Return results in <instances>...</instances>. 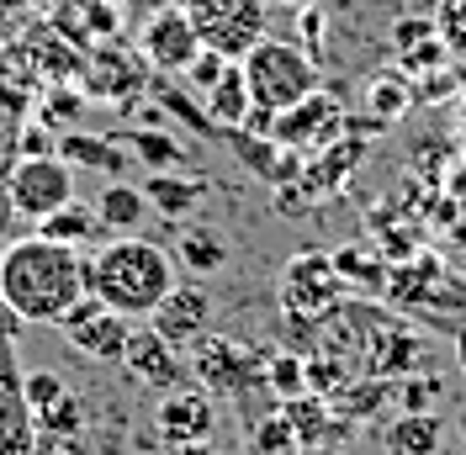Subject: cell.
I'll return each instance as SVG.
<instances>
[{
  "mask_svg": "<svg viewBox=\"0 0 466 455\" xmlns=\"http://www.w3.org/2000/svg\"><path fill=\"white\" fill-rule=\"evenodd\" d=\"M86 291V255L69 244L32 233L0 249V302L22 323H64Z\"/></svg>",
  "mask_w": 466,
  "mask_h": 455,
  "instance_id": "1",
  "label": "cell"
},
{
  "mask_svg": "<svg viewBox=\"0 0 466 455\" xmlns=\"http://www.w3.org/2000/svg\"><path fill=\"white\" fill-rule=\"evenodd\" d=\"M86 286L122 318H148L175 286V259L138 233L101 244L86 259Z\"/></svg>",
  "mask_w": 466,
  "mask_h": 455,
  "instance_id": "2",
  "label": "cell"
},
{
  "mask_svg": "<svg viewBox=\"0 0 466 455\" xmlns=\"http://www.w3.org/2000/svg\"><path fill=\"white\" fill-rule=\"evenodd\" d=\"M381 297L403 313H424L430 323L440 318V329H451V334L466 323V276L451 270L440 255H413L387 265Z\"/></svg>",
  "mask_w": 466,
  "mask_h": 455,
  "instance_id": "3",
  "label": "cell"
},
{
  "mask_svg": "<svg viewBox=\"0 0 466 455\" xmlns=\"http://www.w3.org/2000/svg\"><path fill=\"white\" fill-rule=\"evenodd\" d=\"M238 69H244L249 101L265 106V112H287L302 96L319 90V58L308 48H297V43H287V37H270V32L238 58Z\"/></svg>",
  "mask_w": 466,
  "mask_h": 455,
  "instance_id": "4",
  "label": "cell"
},
{
  "mask_svg": "<svg viewBox=\"0 0 466 455\" xmlns=\"http://www.w3.org/2000/svg\"><path fill=\"white\" fill-rule=\"evenodd\" d=\"M180 11L191 16L202 48L223 54L228 64H238L270 27V0H186Z\"/></svg>",
  "mask_w": 466,
  "mask_h": 455,
  "instance_id": "5",
  "label": "cell"
},
{
  "mask_svg": "<svg viewBox=\"0 0 466 455\" xmlns=\"http://www.w3.org/2000/svg\"><path fill=\"white\" fill-rule=\"evenodd\" d=\"M64 201H75V170L64 159H16V170L5 180V207L22 212L32 223H43Z\"/></svg>",
  "mask_w": 466,
  "mask_h": 455,
  "instance_id": "6",
  "label": "cell"
},
{
  "mask_svg": "<svg viewBox=\"0 0 466 455\" xmlns=\"http://www.w3.org/2000/svg\"><path fill=\"white\" fill-rule=\"evenodd\" d=\"M339 297H345V286L334 276V265L329 255H313V249H302V255L287 259V270H281V308L287 318H308V323H319L323 313H334L339 308Z\"/></svg>",
  "mask_w": 466,
  "mask_h": 455,
  "instance_id": "7",
  "label": "cell"
},
{
  "mask_svg": "<svg viewBox=\"0 0 466 455\" xmlns=\"http://www.w3.org/2000/svg\"><path fill=\"white\" fill-rule=\"evenodd\" d=\"M350 127L345 106L329 96V90H313V96H302L297 106L287 112H276V127H270V143H281V148H297V154H319L323 143H334L339 133Z\"/></svg>",
  "mask_w": 466,
  "mask_h": 455,
  "instance_id": "8",
  "label": "cell"
},
{
  "mask_svg": "<svg viewBox=\"0 0 466 455\" xmlns=\"http://www.w3.org/2000/svg\"><path fill=\"white\" fill-rule=\"evenodd\" d=\"M58 329L69 334V344H75L86 360H122V349H127V339H133V318L112 313L96 291H86V297L64 313Z\"/></svg>",
  "mask_w": 466,
  "mask_h": 455,
  "instance_id": "9",
  "label": "cell"
},
{
  "mask_svg": "<svg viewBox=\"0 0 466 455\" xmlns=\"http://www.w3.org/2000/svg\"><path fill=\"white\" fill-rule=\"evenodd\" d=\"M138 54L154 75H186V64L202 54V37L191 27V16L180 11V5H165V11H154L138 32Z\"/></svg>",
  "mask_w": 466,
  "mask_h": 455,
  "instance_id": "10",
  "label": "cell"
},
{
  "mask_svg": "<svg viewBox=\"0 0 466 455\" xmlns=\"http://www.w3.org/2000/svg\"><path fill=\"white\" fill-rule=\"evenodd\" d=\"M0 455H37V429H32L27 398H22L11 334H0Z\"/></svg>",
  "mask_w": 466,
  "mask_h": 455,
  "instance_id": "11",
  "label": "cell"
},
{
  "mask_svg": "<svg viewBox=\"0 0 466 455\" xmlns=\"http://www.w3.org/2000/svg\"><path fill=\"white\" fill-rule=\"evenodd\" d=\"M207 323H212V297H207L202 286H170V297L148 313V329L159 334L165 344H197L207 334Z\"/></svg>",
  "mask_w": 466,
  "mask_h": 455,
  "instance_id": "12",
  "label": "cell"
},
{
  "mask_svg": "<svg viewBox=\"0 0 466 455\" xmlns=\"http://www.w3.org/2000/svg\"><path fill=\"white\" fill-rule=\"evenodd\" d=\"M154 424H159V440H165V445H197V440L212 434L218 408H212V398L191 392V387H170V398L159 402Z\"/></svg>",
  "mask_w": 466,
  "mask_h": 455,
  "instance_id": "13",
  "label": "cell"
},
{
  "mask_svg": "<svg viewBox=\"0 0 466 455\" xmlns=\"http://www.w3.org/2000/svg\"><path fill=\"white\" fill-rule=\"evenodd\" d=\"M80 75H86V96H96V101H122L133 90H148L138 58H127L122 48H96L80 64Z\"/></svg>",
  "mask_w": 466,
  "mask_h": 455,
  "instance_id": "14",
  "label": "cell"
},
{
  "mask_svg": "<svg viewBox=\"0 0 466 455\" xmlns=\"http://www.w3.org/2000/svg\"><path fill=\"white\" fill-rule=\"evenodd\" d=\"M122 366L133 370L138 387H175V381H180V355H175V344H165L154 329H133V339L122 349Z\"/></svg>",
  "mask_w": 466,
  "mask_h": 455,
  "instance_id": "15",
  "label": "cell"
},
{
  "mask_svg": "<svg viewBox=\"0 0 466 455\" xmlns=\"http://www.w3.org/2000/svg\"><path fill=\"white\" fill-rule=\"evenodd\" d=\"M58 159H64L69 170H106V175L127 170V154L116 148V133L112 138H90V133L64 127V133H58Z\"/></svg>",
  "mask_w": 466,
  "mask_h": 455,
  "instance_id": "16",
  "label": "cell"
},
{
  "mask_svg": "<svg viewBox=\"0 0 466 455\" xmlns=\"http://www.w3.org/2000/svg\"><path fill=\"white\" fill-rule=\"evenodd\" d=\"M440 440H445V424L435 413H398L387 434H381V450L387 455H440Z\"/></svg>",
  "mask_w": 466,
  "mask_h": 455,
  "instance_id": "17",
  "label": "cell"
},
{
  "mask_svg": "<svg viewBox=\"0 0 466 455\" xmlns=\"http://www.w3.org/2000/svg\"><path fill=\"white\" fill-rule=\"evenodd\" d=\"M329 265H334L339 286L360 291V297H381V286H387V259L371 255L366 244H339V249L329 255Z\"/></svg>",
  "mask_w": 466,
  "mask_h": 455,
  "instance_id": "18",
  "label": "cell"
},
{
  "mask_svg": "<svg viewBox=\"0 0 466 455\" xmlns=\"http://www.w3.org/2000/svg\"><path fill=\"white\" fill-rule=\"evenodd\" d=\"M138 191H144L148 212H159V217L180 223V217L202 201V180H180V175H170V170H148Z\"/></svg>",
  "mask_w": 466,
  "mask_h": 455,
  "instance_id": "19",
  "label": "cell"
},
{
  "mask_svg": "<svg viewBox=\"0 0 466 455\" xmlns=\"http://www.w3.org/2000/svg\"><path fill=\"white\" fill-rule=\"evenodd\" d=\"M202 106H207V116H212L223 133H233V127L249 116V106H255V101H249V86H244V69H238V64H228V69H223V80L202 96Z\"/></svg>",
  "mask_w": 466,
  "mask_h": 455,
  "instance_id": "20",
  "label": "cell"
},
{
  "mask_svg": "<svg viewBox=\"0 0 466 455\" xmlns=\"http://www.w3.org/2000/svg\"><path fill=\"white\" fill-rule=\"evenodd\" d=\"M148 217V201L138 186H122V180H112L106 191H101V201H96V223L112 228V233H138V223Z\"/></svg>",
  "mask_w": 466,
  "mask_h": 455,
  "instance_id": "21",
  "label": "cell"
},
{
  "mask_svg": "<svg viewBox=\"0 0 466 455\" xmlns=\"http://www.w3.org/2000/svg\"><path fill=\"white\" fill-rule=\"evenodd\" d=\"M202 376L207 381H223L228 392H249L255 387V376H265V370H244V349L233 339H212L207 344V355H202Z\"/></svg>",
  "mask_w": 466,
  "mask_h": 455,
  "instance_id": "22",
  "label": "cell"
},
{
  "mask_svg": "<svg viewBox=\"0 0 466 455\" xmlns=\"http://www.w3.org/2000/svg\"><path fill=\"white\" fill-rule=\"evenodd\" d=\"M116 138H127L133 159H138L144 170H175V165L186 159L180 138H170L165 127H133V133H116Z\"/></svg>",
  "mask_w": 466,
  "mask_h": 455,
  "instance_id": "23",
  "label": "cell"
},
{
  "mask_svg": "<svg viewBox=\"0 0 466 455\" xmlns=\"http://www.w3.org/2000/svg\"><path fill=\"white\" fill-rule=\"evenodd\" d=\"M96 207H80V201H64L58 212H48L43 223H37V233L43 238H54V244H69V249H80L86 238H96Z\"/></svg>",
  "mask_w": 466,
  "mask_h": 455,
  "instance_id": "24",
  "label": "cell"
},
{
  "mask_svg": "<svg viewBox=\"0 0 466 455\" xmlns=\"http://www.w3.org/2000/svg\"><path fill=\"white\" fill-rule=\"evenodd\" d=\"M281 419L291 424L297 445L308 450V445H319V440H323V429H329V398H319V392H297V398H287Z\"/></svg>",
  "mask_w": 466,
  "mask_h": 455,
  "instance_id": "25",
  "label": "cell"
},
{
  "mask_svg": "<svg viewBox=\"0 0 466 455\" xmlns=\"http://www.w3.org/2000/svg\"><path fill=\"white\" fill-rule=\"evenodd\" d=\"M175 255H180V265H186V270H197V276H218V270L228 265V244H223L218 233L191 228V233H180Z\"/></svg>",
  "mask_w": 466,
  "mask_h": 455,
  "instance_id": "26",
  "label": "cell"
},
{
  "mask_svg": "<svg viewBox=\"0 0 466 455\" xmlns=\"http://www.w3.org/2000/svg\"><path fill=\"white\" fill-rule=\"evenodd\" d=\"M148 90H154V106H159V112L180 116V122H186V127H197L202 138H223V127H218V122L207 116V106H202V101H191V96H180V90H175V86H165V80H154Z\"/></svg>",
  "mask_w": 466,
  "mask_h": 455,
  "instance_id": "27",
  "label": "cell"
},
{
  "mask_svg": "<svg viewBox=\"0 0 466 455\" xmlns=\"http://www.w3.org/2000/svg\"><path fill=\"white\" fill-rule=\"evenodd\" d=\"M419 355H424V344L413 339V334H381L377 349H371V376H398V370H413L419 366Z\"/></svg>",
  "mask_w": 466,
  "mask_h": 455,
  "instance_id": "28",
  "label": "cell"
},
{
  "mask_svg": "<svg viewBox=\"0 0 466 455\" xmlns=\"http://www.w3.org/2000/svg\"><path fill=\"white\" fill-rule=\"evenodd\" d=\"M265 387L276 392V398L287 402L297 392H308V360L297 355V349H281V355H270L265 360Z\"/></svg>",
  "mask_w": 466,
  "mask_h": 455,
  "instance_id": "29",
  "label": "cell"
},
{
  "mask_svg": "<svg viewBox=\"0 0 466 455\" xmlns=\"http://www.w3.org/2000/svg\"><path fill=\"white\" fill-rule=\"evenodd\" d=\"M249 455H302V445H297L287 419L270 413V419H260V424L249 429Z\"/></svg>",
  "mask_w": 466,
  "mask_h": 455,
  "instance_id": "30",
  "label": "cell"
},
{
  "mask_svg": "<svg viewBox=\"0 0 466 455\" xmlns=\"http://www.w3.org/2000/svg\"><path fill=\"white\" fill-rule=\"evenodd\" d=\"M32 424H43V440H69V434H80V429H86V402L64 392V398H58L48 413H37Z\"/></svg>",
  "mask_w": 466,
  "mask_h": 455,
  "instance_id": "31",
  "label": "cell"
},
{
  "mask_svg": "<svg viewBox=\"0 0 466 455\" xmlns=\"http://www.w3.org/2000/svg\"><path fill=\"white\" fill-rule=\"evenodd\" d=\"M64 392H69V381H64L58 370H48V366L22 376V398H27V413H32V419H37V413H48V408H54Z\"/></svg>",
  "mask_w": 466,
  "mask_h": 455,
  "instance_id": "32",
  "label": "cell"
},
{
  "mask_svg": "<svg viewBox=\"0 0 466 455\" xmlns=\"http://www.w3.org/2000/svg\"><path fill=\"white\" fill-rule=\"evenodd\" d=\"M366 101H371V116L392 122V116H403L408 106H413V86H408V80H377Z\"/></svg>",
  "mask_w": 466,
  "mask_h": 455,
  "instance_id": "33",
  "label": "cell"
},
{
  "mask_svg": "<svg viewBox=\"0 0 466 455\" xmlns=\"http://www.w3.org/2000/svg\"><path fill=\"white\" fill-rule=\"evenodd\" d=\"M445 64H451V48H445L440 37H424V43H413V48L398 54V69H403V75H435Z\"/></svg>",
  "mask_w": 466,
  "mask_h": 455,
  "instance_id": "34",
  "label": "cell"
},
{
  "mask_svg": "<svg viewBox=\"0 0 466 455\" xmlns=\"http://www.w3.org/2000/svg\"><path fill=\"white\" fill-rule=\"evenodd\" d=\"M440 223L451 228V244L466 255V170H456V180H451V197L440 201Z\"/></svg>",
  "mask_w": 466,
  "mask_h": 455,
  "instance_id": "35",
  "label": "cell"
},
{
  "mask_svg": "<svg viewBox=\"0 0 466 455\" xmlns=\"http://www.w3.org/2000/svg\"><path fill=\"white\" fill-rule=\"evenodd\" d=\"M435 37L451 48V58H466V0H445L435 22Z\"/></svg>",
  "mask_w": 466,
  "mask_h": 455,
  "instance_id": "36",
  "label": "cell"
},
{
  "mask_svg": "<svg viewBox=\"0 0 466 455\" xmlns=\"http://www.w3.org/2000/svg\"><path fill=\"white\" fill-rule=\"evenodd\" d=\"M223 69H228V58L212 54V48H202V54L186 64V80H191V90H197V96H207V90L223 80Z\"/></svg>",
  "mask_w": 466,
  "mask_h": 455,
  "instance_id": "37",
  "label": "cell"
},
{
  "mask_svg": "<svg viewBox=\"0 0 466 455\" xmlns=\"http://www.w3.org/2000/svg\"><path fill=\"white\" fill-rule=\"evenodd\" d=\"M440 398V376L430 381V376H408L403 392H398V402H403V413H430V402Z\"/></svg>",
  "mask_w": 466,
  "mask_h": 455,
  "instance_id": "38",
  "label": "cell"
},
{
  "mask_svg": "<svg viewBox=\"0 0 466 455\" xmlns=\"http://www.w3.org/2000/svg\"><path fill=\"white\" fill-rule=\"evenodd\" d=\"M80 106H86V96H75L69 86H54V96L43 101V116H48V122H58V127H69V122L80 116Z\"/></svg>",
  "mask_w": 466,
  "mask_h": 455,
  "instance_id": "39",
  "label": "cell"
},
{
  "mask_svg": "<svg viewBox=\"0 0 466 455\" xmlns=\"http://www.w3.org/2000/svg\"><path fill=\"white\" fill-rule=\"evenodd\" d=\"M16 154H22V159H54L58 133H48V127H22V133H16Z\"/></svg>",
  "mask_w": 466,
  "mask_h": 455,
  "instance_id": "40",
  "label": "cell"
},
{
  "mask_svg": "<svg viewBox=\"0 0 466 455\" xmlns=\"http://www.w3.org/2000/svg\"><path fill=\"white\" fill-rule=\"evenodd\" d=\"M424 37H435V22H430V16H403V22H392V54H403L413 43H424Z\"/></svg>",
  "mask_w": 466,
  "mask_h": 455,
  "instance_id": "41",
  "label": "cell"
},
{
  "mask_svg": "<svg viewBox=\"0 0 466 455\" xmlns=\"http://www.w3.org/2000/svg\"><path fill=\"white\" fill-rule=\"evenodd\" d=\"M90 27L112 32V27H116V11H112V5H101V11H96V5H90Z\"/></svg>",
  "mask_w": 466,
  "mask_h": 455,
  "instance_id": "42",
  "label": "cell"
},
{
  "mask_svg": "<svg viewBox=\"0 0 466 455\" xmlns=\"http://www.w3.org/2000/svg\"><path fill=\"white\" fill-rule=\"evenodd\" d=\"M165 455H218V450H212L207 440H197V445H170V450H165Z\"/></svg>",
  "mask_w": 466,
  "mask_h": 455,
  "instance_id": "43",
  "label": "cell"
},
{
  "mask_svg": "<svg viewBox=\"0 0 466 455\" xmlns=\"http://www.w3.org/2000/svg\"><path fill=\"white\" fill-rule=\"evenodd\" d=\"M451 339H456V366H461V376H466V323L451 334Z\"/></svg>",
  "mask_w": 466,
  "mask_h": 455,
  "instance_id": "44",
  "label": "cell"
},
{
  "mask_svg": "<svg viewBox=\"0 0 466 455\" xmlns=\"http://www.w3.org/2000/svg\"><path fill=\"white\" fill-rule=\"evenodd\" d=\"M456 133H461V143H466V96H461V106H456Z\"/></svg>",
  "mask_w": 466,
  "mask_h": 455,
  "instance_id": "45",
  "label": "cell"
},
{
  "mask_svg": "<svg viewBox=\"0 0 466 455\" xmlns=\"http://www.w3.org/2000/svg\"><path fill=\"white\" fill-rule=\"evenodd\" d=\"M456 429H461V440H466V413H461V419H456Z\"/></svg>",
  "mask_w": 466,
  "mask_h": 455,
  "instance_id": "46",
  "label": "cell"
},
{
  "mask_svg": "<svg viewBox=\"0 0 466 455\" xmlns=\"http://www.w3.org/2000/svg\"><path fill=\"white\" fill-rule=\"evenodd\" d=\"M287 5H313V0H287Z\"/></svg>",
  "mask_w": 466,
  "mask_h": 455,
  "instance_id": "47",
  "label": "cell"
}]
</instances>
